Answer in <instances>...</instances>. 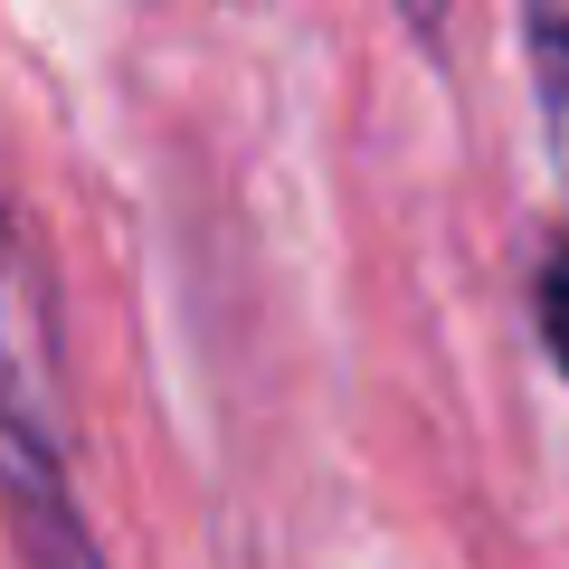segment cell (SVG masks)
Wrapping results in <instances>:
<instances>
[{"label": "cell", "mask_w": 569, "mask_h": 569, "mask_svg": "<svg viewBox=\"0 0 569 569\" xmlns=\"http://www.w3.org/2000/svg\"><path fill=\"white\" fill-rule=\"evenodd\" d=\"M531 332H541L550 370L569 380V238H550V257L531 266Z\"/></svg>", "instance_id": "cell-3"}, {"label": "cell", "mask_w": 569, "mask_h": 569, "mask_svg": "<svg viewBox=\"0 0 569 569\" xmlns=\"http://www.w3.org/2000/svg\"><path fill=\"white\" fill-rule=\"evenodd\" d=\"M77 427H67V332L58 276L20 209H0V503H67Z\"/></svg>", "instance_id": "cell-1"}, {"label": "cell", "mask_w": 569, "mask_h": 569, "mask_svg": "<svg viewBox=\"0 0 569 569\" xmlns=\"http://www.w3.org/2000/svg\"><path fill=\"white\" fill-rule=\"evenodd\" d=\"M10 522H20V560L29 569H104V550H96V531H86L77 493H67V503H20Z\"/></svg>", "instance_id": "cell-2"}]
</instances>
